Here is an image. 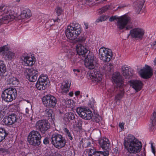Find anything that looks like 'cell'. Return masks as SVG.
I'll return each instance as SVG.
<instances>
[{
  "label": "cell",
  "mask_w": 156,
  "mask_h": 156,
  "mask_svg": "<svg viewBox=\"0 0 156 156\" xmlns=\"http://www.w3.org/2000/svg\"><path fill=\"white\" fill-rule=\"evenodd\" d=\"M139 73L141 77L143 79H148L153 75V71L150 66L145 65L140 70Z\"/></svg>",
  "instance_id": "obj_8"
},
{
  "label": "cell",
  "mask_w": 156,
  "mask_h": 156,
  "mask_svg": "<svg viewBox=\"0 0 156 156\" xmlns=\"http://www.w3.org/2000/svg\"><path fill=\"white\" fill-rule=\"evenodd\" d=\"M50 85V82L48 77L42 75L39 78L36 84V87L39 90H43L47 88Z\"/></svg>",
  "instance_id": "obj_7"
},
{
  "label": "cell",
  "mask_w": 156,
  "mask_h": 156,
  "mask_svg": "<svg viewBox=\"0 0 156 156\" xmlns=\"http://www.w3.org/2000/svg\"><path fill=\"white\" fill-rule=\"evenodd\" d=\"M70 87V84L68 82H65L62 85V89L65 92H68Z\"/></svg>",
  "instance_id": "obj_28"
},
{
  "label": "cell",
  "mask_w": 156,
  "mask_h": 156,
  "mask_svg": "<svg viewBox=\"0 0 156 156\" xmlns=\"http://www.w3.org/2000/svg\"><path fill=\"white\" fill-rule=\"evenodd\" d=\"M17 96L16 90L14 88H10L5 90L2 95L3 100L6 102H11L16 99Z\"/></svg>",
  "instance_id": "obj_3"
},
{
  "label": "cell",
  "mask_w": 156,
  "mask_h": 156,
  "mask_svg": "<svg viewBox=\"0 0 156 156\" xmlns=\"http://www.w3.org/2000/svg\"><path fill=\"white\" fill-rule=\"evenodd\" d=\"M122 72L123 75L127 79H130L134 75L133 70L128 66H124L123 67Z\"/></svg>",
  "instance_id": "obj_19"
},
{
  "label": "cell",
  "mask_w": 156,
  "mask_h": 156,
  "mask_svg": "<svg viewBox=\"0 0 156 156\" xmlns=\"http://www.w3.org/2000/svg\"><path fill=\"white\" fill-rule=\"evenodd\" d=\"M32 16V13L30 10L26 9L24 10L21 14L22 19H26L30 18Z\"/></svg>",
  "instance_id": "obj_24"
},
{
  "label": "cell",
  "mask_w": 156,
  "mask_h": 156,
  "mask_svg": "<svg viewBox=\"0 0 156 156\" xmlns=\"http://www.w3.org/2000/svg\"><path fill=\"white\" fill-rule=\"evenodd\" d=\"M124 145L128 151L131 153L136 154L140 151L142 144L134 136L129 134L124 139Z\"/></svg>",
  "instance_id": "obj_1"
},
{
  "label": "cell",
  "mask_w": 156,
  "mask_h": 156,
  "mask_svg": "<svg viewBox=\"0 0 156 156\" xmlns=\"http://www.w3.org/2000/svg\"><path fill=\"white\" fill-rule=\"evenodd\" d=\"M52 156H58V155H53Z\"/></svg>",
  "instance_id": "obj_38"
},
{
  "label": "cell",
  "mask_w": 156,
  "mask_h": 156,
  "mask_svg": "<svg viewBox=\"0 0 156 156\" xmlns=\"http://www.w3.org/2000/svg\"><path fill=\"white\" fill-rule=\"evenodd\" d=\"M144 34V30L140 28L134 29L130 32V34L132 37L137 39H142Z\"/></svg>",
  "instance_id": "obj_18"
},
{
  "label": "cell",
  "mask_w": 156,
  "mask_h": 156,
  "mask_svg": "<svg viewBox=\"0 0 156 156\" xmlns=\"http://www.w3.org/2000/svg\"><path fill=\"white\" fill-rule=\"evenodd\" d=\"M76 49L77 53L80 56L86 55L90 52L84 46L81 44L77 45Z\"/></svg>",
  "instance_id": "obj_22"
},
{
  "label": "cell",
  "mask_w": 156,
  "mask_h": 156,
  "mask_svg": "<svg viewBox=\"0 0 156 156\" xmlns=\"http://www.w3.org/2000/svg\"><path fill=\"white\" fill-rule=\"evenodd\" d=\"M108 17L107 16H104L101 17L97 20L98 22H100L105 21L108 18Z\"/></svg>",
  "instance_id": "obj_32"
},
{
  "label": "cell",
  "mask_w": 156,
  "mask_h": 156,
  "mask_svg": "<svg viewBox=\"0 0 156 156\" xmlns=\"http://www.w3.org/2000/svg\"><path fill=\"white\" fill-rule=\"evenodd\" d=\"M22 61L27 65L31 66L33 65L36 62L34 56L31 53H25L22 56Z\"/></svg>",
  "instance_id": "obj_13"
},
{
  "label": "cell",
  "mask_w": 156,
  "mask_h": 156,
  "mask_svg": "<svg viewBox=\"0 0 156 156\" xmlns=\"http://www.w3.org/2000/svg\"><path fill=\"white\" fill-rule=\"evenodd\" d=\"M52 141L53 145L58 148H62L66 144V142L65 138L58 134L54 135L52 138Z\"/></svg>",
  "instance_id": "obj_6"
},
{
  "label": "cell",
  "mask_w": 156,
  "mask_h": 156,
  "mask_svg": "<svg viewBox=\"0 0 156 156\" xmlns=\"http://www.w3.org/2000/svg\"><path fill=\"white\" fill-rule=\"evenodd\" d=\"M41 137L37 131H33L31 132L28 137V141L31 145L37 146L41 143Z\"/></svg>",
  "instance_id": "obj_4"
},
{
  "label": "cell",
  "mask_w": 156,
  "mask_h": 156,
  "mask_svg": "<svg viewBox=\"0 0 156 156\" xmlns=\"http://www.w3.org/2000/svg\"><path fill=\"white\" fill-rule=\"evenodd\" d=\"M85 64L86 67L91 70L93 69L96 66L94 57L90 52L87 55L85 60Z\"/></svg>",
  "instance_id": "obj_12"
},
{
  "label": "cell",
  "mask_w": 156,
  "mask_h": 156,
  "mask_svg": "<svg viewBox=\"0 0 156 156\" xmlns=\"http://www.w3.org/2000/svg\"><path fill=\"white\" fill-rule=\"evenodd\" d=\"M6 59H11L14 57L15 55L9 50L1 54Z\"/></svg>",
  "instance_id": "obj_25"
},
{
  "label": "cell",
  "mask_w": 156,
  "mask_h": 156,
  "mask_svg": "<svg viewBox=\"0 0 156 156\" xmlns=\"http://www.w3.org/2000/svg\"><path fill=\"white\" fill-rule=\"evenodd\" d=\"M100 153L99 151H96L95 149H91L89 153V156H100Z\"/></svg>",
  "instance_id": "obj_29"
},
{
  "label": "cell",
  "mask_w": 156,
  "mask_h": 156,
  "mask_svg": "<svg viewBox=\"0 0 156 156\" xmlns=\"http://www.w3.org/2000/svg\"><path fill=\"white\" fill-rule=\"evenodd\" d=\"M112 79L113 83L116 87H120L124 84V78L119 72H116L113 74Z\"/></svg>",
  "instance_id": "obj_11"
},
{
  "label": "cell",
  "mask_w": 156,
  "mask_h": 156,
  "mask_svg": "<svg viewBox=\"0 0 156 156\" xmlns=\"http://www.w3.org/2000/svg\"><path fill=\"white\" fill-rule=\"evenodd\" d=\"M42 102L44 105L48 108L54 107L57 103L56 99L50 95H48L44 97L42 99Z\"/></svg>",
  "instance_id": "obj_10"
},
{
  "label": "cell",
  "mask_w": 156,
  "mask_h": 156,
  "mask_svg": "<svg viewBox=\"0 0 156 156\" xmlns=\"http://www.w3.org/2000/svg\"><path fill=\"white\" fill-rule=\"evenodd\" d=\"M109 7L108 6H106L101 8L99 10V13L100 14H102L106 12L109 8Z\"/></svg>",
  "instance_id": "obj_31"
},
{
  "label": "cell",
  "mask_w": 156,
  "mask_h": 156,
  "mask_svg": "<svg viewBox=\"0 0 156 156\" xmlns=\"http://www.w3.org/2000/svg\"><path fill=\"white\" fill-rule=\"evenodd\" d=\"M9 48L7 46H4L0 48V54H1L9 50Z\"/></svg>",
  "instance_id": "obj_30"
},
{
  "label": "cell",
  "mask_w": 156,
  "mask_h": 156,
  "mask_svg": "<svg viewBox=\"0 0 156 156\" xmlns=\"http://www.w3.org/2000/svg\"><path fill=\"white\" fill-rule=\"evenodd\" d=\"M120 127L122 129H123L124 128V124H123L122 123L120 124Z\"/></svg>",
  "instance_id": "obj_37"
},
{
  "label": "cell",
  "mask_w": 156,
  "mask_h": 156,
  "mask_svg": "<svg viewBox=\"0 0 156 156\" xmlns=\"http://www.w3.org/2000/svg\"><path fill=\"white\" fill-rule=\"evenodd\" d=\"M117 25L119 28L121 29L124 28L129 21V18L127 15L117 18Z\"/></svg>",
  "instance_id": "obj_17"
},
{
  "label": "cell",
  "mask_w": 156,
  "mask_h": 156,
  "mask_svg": "<svg viewBox=\"0 0 156 156\" xmlns=\"http://www.w3.org/2000/svg\"><path fill=\"white\" fill-rule=\"evenodd\" d=\"M16 120V116L15 114H12L6 117L4 119V121L6 125H11L15 123Z\"/></svg>",
  "instance_id": "obj_23"
},
{
  "label": "cell",
  "mask_w": 156,
  "mask_h": 156,
  "mask_svg": "<svg viewBox=\"0 0 156 156\" xmlns=\"http://www.w3.org/2000/svg\"><path fill=\"white\" fill-rule=\"evenodd\" d=\"M36 127L41 132L44 133L50 128V125L47 121L41 120L37 123Z\"/></svg>",
  "instance_id": "obj_15"
},
{
  "label": "cell",
  "mask_w": 156,
  "mask_h": 156,
  "mask_svg": "<svg viewBox=\"0 0 156 156\" xmlns=\"http://www.w3.org/2000/svg\"><path fill=\"white\" fill-rule=\"evenodd\" d=\"M117 17H116V16L113 17L111 18L110 19V21H113L114 20H116L117 19Z\"/></svg>",
  "instance_id": "obj_36"
},
{
  "label": "cell",
  "mask_w": 156,
  "mask_h": 156,
  "mask_svg": "<svg viewBox=\"0 0 156 156\" xmlns=\"http://www.w3.org/2000/svg\"><path fill=\"white\" fill-rule=\"evenodd\" d=\"M44 143L45 144H47L49 143V141L48 138H45L43 141Z\"/></svg>",
  "instance_id": "obj_35"
},
{
  "label": "cell",
  "mask_w": 156,
  "mask_h": 156,
  "mask_svg": "<svg viewBox=\"0 0 156 156\" xmlns=\"http://www.w3.org/2000/svg\"><path fill=\"white\" fill-rule=\"evenodd\" d=\"M82 29L80 25L77 23H73L68 26L66 31L67 38L70 40L76 39L80 34Z\"/></svg>",
  "instance_id": "obj_2"
},
{
  "label": "cell",
  "mask_w": 156,
  "mask_h": 156,
  "mask_svg": "<svg viewBox=\"0 0 156 156\" xmlns=\"http://www.w3.org/2000/svg\"><path fill=\"white\" fill-rule=\"evenodd\" d=\"M100 144L101 147L104 150L109 151L110 149V145L109 141L106 137H103L100 141Z\"/></svg>",
  "instance_id": "obj_21"
},
{
  "label": "cell",
  "mask_w": 156,
  "mask_h": 156,
  "mask_svg": "<svg viewBox=\"0 0 156 156\" xmlns=\"http://www.w3.org/2000/svg\"><path fill=\"white\" fill-rule=\"evenodd\" d=\"M25 75L27 79L30 81L34 82L37 79L38 72L33 69H28L26 71Z\"/></svg>",
  "instance_id": "obj_14"
},
{
  "label": "cell",
  "mask_w": 156,
  "mask_h": 156,
  "mask_svg": "<svg viewBox=\"0 0 156 156\" xmlns=\"http://www.w3.org/2000/svg\"><path fill=\"white\" fill-rule=\"evenodd\" d=\"M65 131H66V133L67 134V135L68 136V137H69L70 138L71 140L72 139V137L70 133L69 132V131H68V130L67 129H65Z\"/></svg>",
  "instance_id": "obj_33"
},
{
  "label": "cell",
  "mask_w": 156,
  "mask_h": 156,
  "mask_svg": "<svg viewBox=\"0 0 156 156\" xmlns=\"http://www.w3.org/2000/svg\"><path fill=\"white\" fill-rule=\"evenodd\" d=\"M99 57L100 59L105 62H108L112 59L113 53L110 49L102 47L100 50Z\"/></svg>",
  "instance_id": "obj_5"
},
{
  "label": "cell",
  "mask_w": 156,
  "mask_h": 156,
  "mask_svg": "<svg viewBox=\"0 0 156 156\" xmlns=\"http://www.w3.org/2000/svg\"><path fill=\"white\" fill-rule=\"evenodd\" d=\"M6 70V68L5 64L3 62L0 61V76L5 74Z\"/></svg>",
  "instance_id": "obj_26"
},
{
  "label": "cell",
  "mask_w": 156,
  "mask_h": 156,
  "mask_svg": "<svg viewBox=\"0 0 156 156\" xmlns=\"http://www.w3.org/2000/svg\"><path fill=\"white\" fill-rule=\"evenodd\" d=\"M100 153H101V154H103L105 156H108L109 153L107 152H102L99 151Z\"/></svg>",
  "instance_id": "obj_34"
},
{
  "label": "cell",
  "mask_w": 156,
  "mask_h": 156,
  "mask_svg": "<svg viewBox=\"0 0 156 156\" xmlns=\"http://www.w3.org/2000/svg\"><path fill=\"white\" fill-rule=\"evenodd\" d=\"M89 76L91 80L95 82H99L102 79V74L97 70H92L90 72Z\"/></svg>",
  "instance_id": "obj_16"
},
{
  "label": "cell",
  "mask_w": 156,
  "mask_h": 156,
  "mask_svg": "<svg viewBox=\"0 0 156 156\" xmlns=\"http://www.w3.org/2000/svg\"><path fill=\"white\" fill-rule=\"evenodd\" d=\"M77 112L82 118L86 120H90L93 117L92 112L88 109L79 108L77 109Z\"/></svg>",
  "instance_id": "obj_9"
},
{
  "label": "cell",
  "mask_w": 156,
  "mask_h": 156,
  "mask_svg": "<svg viewBox=\"0 0 156 156\" xmlns=\"http://www.w3.org/2000/svg\"><path fill=\"white\" fill-rule=\"evenodd\" d=\"M129 83L130 86L137 92L140 91L143 87V83L139 80H131Z\"/></svg>",
  "instance_id": "obj_20"
},
{
  "label": "cell",
  "mask_w": 156,
  "mask_h": 156,
  "mask_svg": "<svg viewBox=\"0 0 156 156\" xmlns=\"http://www.w3.org/2000/svg\"><path fill=\"white\" fill-rule=\"evenodd\" d=\"M6 135L5 131L3 129L0 128V142L5 139Z\"/></svg>",
  "instance_id": "obj_27"
}]
</instances>
